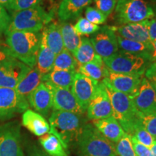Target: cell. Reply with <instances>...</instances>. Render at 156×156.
<instances>
[{
    "instance_id": "5",
    "label": "cell",
    "mask_w": 156,
    "mask_h": 156,
    "mask_svg": "<svg viewBox=\"0 0 156 156\" xmlns=\"http://www.w3.org/2000/svg\"><path fill=\"white\" fill-rule=\"evenodd\" d=\"M6 33L11 31L40 32L51 22L53 15L48 13L40 5L31 8L14 12Z\"/></svg>"
},
{
    "instance_id": "40",
    "label": "cell",
    "mask_w": 156,
    "mask_h": 156,
    "mask_svg": "<svg viewBox=\"0 0 156 156\" xmlns=\"http://www.w3.org/2000/svg\"><path fill=\"white\" fill-rule=\"evenodd\" d=\"M130 136V135H129ZM131 138V142L133 146L134 151L135 152L136 155L137 156H151V152H150V148L143 145L142 144L140 143L134 139V137L130 136Z\"/></svg>"
},
{
    "instance_id": "24",
    "label": "cell",
    "mask_w": 156,
    "mask_h": 156,
    "mask_svg": "<svg viewBox=\"0 0 156 156\" xmlns=\"http://www.w3.org/2000/svg\"><path fill=\"white\" fill-rule=\"evenodd\" d=\"M76 71L52 69L50 73L43 75L42 82L47 83L56 87L71 89Z\"/></svg>"
},
{
    "instance_id": "21",
    "label": "cell",
    "mask_w": 156,
    "mask_h": 156,
    "mask_svg": "<svg viewBox=\"0 0 156 156\" xmlns=\"http://www.w3.org/2000/svg\"><path fill=\"white\" fill-rule=\"evenodd\" d=\"M93 0H62L58 8V17L62 22L77 19Z\"/></svg>"
},
{
    "instance_id": "12",
    "label": "cell",
    "mask_w": 156,
    "mask_h": 156,
    "mask_svg": "<svg viewBox=\"0 0 156 156\" xmlns=\"http://www.w3.org/2000/svg\"><path fill=\"white\" fill-rule=\"evenodd\" d=\"M142 77L143 76L136 75L115 73L108 70L107 76L102 82L104 85L114 90L132 98L136 94L139 90Z\"/></svg>"
},
{
    "instance_id": "27",
    "label": "cell",
    "mask_w": 156,
    "mask_h": 156,
    "mask_svg": "<svg viewBox=\"0 0 156 156\" xmlns=\"http://www.w3.org/2000/svg\"><path fill=\"white\" fill-rule=\"evenodd\" d=\"M59 28L64 48L73 54L80 44L81 36L76 32L74 25L70 23L62 22Z\"/></svg>"
},
{
    "instance_id": "16",
    "label": "cell",
    "mask_w": 156,
    "mask_h": 156,
    "mask_svg": "<svg viewBox=\"0 0 156 156\" xmlns=\"http://www.w3.org/2000/svg\"><path fill=\"white\" fill-rule=\"evenodd\" d=\"M29 105L43 116H47L53 108V92L50 85L42 82L29 95Z\"/></svg>"
},
{
    "instance_id": "2",
    "label": "cell",
    "mask_w": 156,
    "mask_h": 156,
    "mask_svg": "<svg viewBox=\"0 0 156 156\" xmlns=\"http://www.w3.org/2000/svg\"><path fill=\"white\" fill-rule=\"evenodd\" d=\"M112 107L113 114L124 131L132 135L138 126L142 125V115L136 110L132 98L127 95L115 91L104 85Z\"/></svg>"
},
{
    "instance_id": "33",
    "label": "cell",
    "mask_w": 156,
    "mask_h": 156,
    "mask_svg": "<svg viewBox=\"0 0 156 156\" xmlns=\"http://www.w3.org/2000/svg\"><path fill=\"white\" fill-rule=\"evenodd\" d=\"M116 151L119 156H137L134 151L131 138L129 134H126L123 137L116 143Z\"/></svg>"
},
{
    "instance_id": "46",
    "label": "cell",
    "mask_w": 156,
    "mask_h": 156,
    "mask_svg": "<svg viewBox=\"0 0 156 156\" xmlns=\"http://www.w3.org/2000/svg\"><path fill=\"white\" fill-rule=\"evenodd\" d=\"M12 0H0V5L5 8L9 9Z\"/></svg>"
},
{
    "instance_id": "39",
    "label": "cell",
    "mask_w": 156,
    "mask_h": 156,
    "mask_svg": "<svg viewBox=\"0 0 156 156\" xmlns=\"http://www.w3.org/2000/svg\"><path fill=\"white\" fill-rule=\"evenodd\" d=\"M11 17L5 7L0 5V36L7 31L10 23Z\"/></svg>"
},
{
    "instance_id": "23",
    "label": "cell",
    "mask_w": 156,
    "mask_h": 156,
    "mask_svg": "<svg viewBox=\"0 0 156 156\" xmlns=\"http://www.w3.org/2000/svg\"><path fill=\"white\" fill-rule=\"evenodd\" d=\"M77 72L93 80L101 82L107 76L108 69L103 63V58L98 56L93 61L78 66Z\"/></svg>"
},
{
    "instance_id": "10",
    "label": "cell",
    "mask_w": 156,
    "mask_h": 156,
    "mask_svg": "<svg viewBox=\"0 0 156 156\" xmlns=\"http://www.w3.org/2000/svg\"><path fill=\"white\" fill-rule=\"evenodd\" d=\"M32 68L11 57L0 62V87L15 88Z\"/></svg>"
},
{
    "instance_id": "47",
    "label": "cell",
    "mask_w": 156,
    "mask_h": 156,
    "mask_svg": "<svg viewBox=\"0 0 156 156\" xmlns=\"http://www.w3.org/2000/svg\"><path fill=\"white\" fill-rule=\"evenodd\" d=\"M150 148V152H151V156H156V140H155L153 144Z\"/></svg>"
},
{
    "instance_id": "32",
    "label": "cell",
    "mask_w": 156,
    "mask_h": 156,
    "mask_svg": "<svg viewBox=\"0 0 156 156\" xmlns=\"http://www.w3.org/2000/svg\"><path fill=\"white\" fill-rule=\"evenodd\" d=\"M74 28L80 36H87L95 34L100 29V27L90 23L85 17H80L74 25Z\"/></svg>"
},
{
    "instance_id": "14",
    "label": "cell",
    "mask_w": 156,
    "mask_h": 156,
    "mask_svg": "<svg viewBox=\"0 0 156 156\" xmlns=\"http://www.w3.org/2000/svg\"><path fill=\"white\" fill-rule=\"evenodd\" d=\"M87 116L90 120H98L112 116V107L103 82H99L96 92L87 108Z\"/></svg>"
},
{
    "instance_id": "26",
    "label": "cell",
    "mask_w": 156,
    "mask_h": 156,
    "mask_svg": "<svg viewBox=\"0 0 156 156\" xmlns=\"http://www.w3.org/2000/svg\"><path fill=\"white\" fill-rule=\"evenodd\" d=\"M39 142L44 151L49 156H69L67 148L53 134L48 133L41 136Z\"/></svg>"
},
{
    "instance_id": "1",
    "label": "cell",
    "mask_w": 156,
    "mask_h": 156,
    "mask_svg": "<svg viewBox=\"0 0 156 156\" xmlns=\"http://www.w3.org/2000/svg\"><path fill=\"white\" fill-rule=\"evenodd\" d=\"M6 42L12 57L28 67L36 66V57L40 47V32L11 31L6 33Z\"/></svg>"
},
{
    "instance_id": "15",
    "label": "cell",
    "mask_w": 156,
    "mask_h": 156,
    "mask_svg": "<svg viewBox=\"0 0 156 156\" xmlns=\"http://www.w3.org/2000/svg\"><path fill=\"white\" fill-rule=\"evenodd\" d=\"M134 106L140 113L147 115L156 112V93L150 81L142 77L136 94L131 98Z\"/></svg>"
},
{
    "instance_id": "45",
    "label": "cell",
    "mask_w": 156,
    "mask_h": 156,
    "mask_svg": "<svg viewBox=\"0 0 156 156\" xmlns=\"http://www.w3.org/2000/svg\"><path fill=\"white\" fill-rule=\"evenodd\" d=\"M151 54H150L149 61L151 63H155L156 62V41H151Z\"/></svg>"
},
{
    "instance_id": "13",
    "label": "cell",
    "mask_w": 156,
    "mask_h": 156,
    "mask_svg": "<svg viewBox=\"0 0 156 156\" xmlns=\"http://www.w3.org/2000/svg\"><path fill=\"white\" fill-rule=\"evenodd\" d=\"M99 82L93 80L83 74L76 73L74 77L71 91L78 104L86 112L90 102L94 96Z\"/></svg>"
},
{
    "instance_id": "20",
    "label": "cell",
    "mask_w": 156,
    "mask_h": 156,
    "mask_svg": "<svg viewBox=\"0 0 156 156\" xmlns=\"http://www.w3.org/2000/svg\"><path fill=\"white\" fill-rule=\"evenodd\" d=\"M22 124L31 133L42 136L49 132V123L42 115L30 109H27L22 116Z\"/></svg>"
},
{
    "instance_id": "18",
    "label": "cell",
    "mask_w": 156,
    "mask_h": 156,
    "mask_svg": "<svg viewBox=\"0 0 156 156\" xmlns=\"http://www.w3.org/2000/svg\"><path fill=\"white\" fill-rule=\"evenodd\" d=\"M48 85L53 92V110L73 112L79 115L85 114V112L78 104L71 90L56 87L50 84Z\"/></svg>"
},
{
    "instance_id": "4",
    "label": "cell",
    "mask_w": 156,
    "mask_h": 156,
    "mask_svg": "<svg viewBox=\"0 0 156 156\" xmlns=\"http://www.w3.org/2000/svg\"><path fill=\"white\" fill-rule=\"evenodd\" d=\"M82 115L73 112L53 110L48 119L50 130L48 133L55 135L68 147L72 142H77L84 125Z\"/></svg>"
},
{
    "instance_id": "48",
    "label": "cell",
    "mask_w": 156,
    "mask_h": 156,
    "mask_svg": "<svg viewBox=\"0 0 156 156\" xmlns=\"http://www.w3.org/2000/svg\"><path fill=\"white\" fill-rule=\"evenodd\" d=\"M153 1H156V0H153Z\"/></svg>"
},
{
    "instance_id": "25",
    "label": "cell",
    "mask_w": 156,
    "mask_h": 156,
    "mask_svg": "<svg viewBox=\"0 0 156 156\" xmlns=\"http://www.w3.org/2000/svg\"><path fill=\"white\" fill-rule=\"evenodd\" d=\"M43 75L36 67L32 68L30 71L19 82L15 90L24 98L28 100L30 93L42 83Z\"/></svg>"
},
{
    "instance_id": "22",
    "label": "cell",
    "mask_w": 156,
    "mask_h": 156,
    "mask_svg": "<svg viewBox=\"0 0 156 156\" xmlns=\"http://www.w3.org/2000/svg\"><path fill=\"white\" fill-rule=\"evenodd\" d=\"M41 42L49 48L56 55L62 51L64 46L59 24L50 23L46 25L41 34Z\"/></svg>"
},
{
    "instance_id": "38",
    "label": "cell",
    "mask_w": 156,
    "mask_h": 156,
    "mask_svg": "<svg viewBox=\"0 0 156 156\" xmlns=\"http://www.w3.org/2000/svg\"><path fill=\"white\" fill-rule=\"evenodd\" d=\"M96 8L108 17L116 7L117 0H94Z\"/></svg>"
},
{
    "instance_id": "6",
    "label": "cell",
    "mask_w": 156,
    "mask_h": 156,
    "mask_svg": "<svg viewBox=\"0 0 156 156\" xmlns=\"http://www.w3.org/2000/svg\"><path fill=\"white\" fill-rule=\"evenodd\" d=\"M114 19L118 25L142 22L155 16L153 7L145 0H117Z\"/></svg>"
},
{
    "instance_id": "37",
    "label": "cell",
    "mask_w": 156,
    "mask_h": 156,
    "mask_svg": "<svg viewBox=\"0 0 156 156\" xmlns=\"http://www.w3.org/2000/svg\"><path fill=\"white\" fill-rule=\"evenodd\" d=\"M142 125L156 140V112L142 115Z\"/></svg>"
},
{
    "instance_id": "42",
    "label": "cell",
    "mask_w": 156,
    "mask_h": 156,
    "mask_svg": "<svg viewBox=\"0 0 156 156\" xmlns=\"http://www.w3.org/2000/svg\"><path fill=\"white\" fill-rule=\"evenodd\" d=\"M148 32H149L150 38H151V41H156V17H153L149 20Z\"/></svg>"
},
{
    "instance_id": "35",
    "label": "cell",
    "mask_w": 156,
    "mask_h": 156,
    "mask_svg": "<svg viewBox=\"0 0 156 156\" xmlns=\"http://www.w3.org/2000/svg\"><path fill=\"white\" fill-rule=\"evenodd\" d=\"M85 18L95 25H102L106 23L107 17L96 7H87L85 9Z\"/></svg>"
},
{
    "instance_id": "43",
    "label": "cell",
    "mask_w": 156,
    "mask_h": 156,
    "mask_svg": "<svg viewBox=\"0 0 156 156\" xmlns=\"http://www.w3.org/2000/svg\"><path fill=\"white\" fill-rule=\"evenodd\" d=\"M27 156H48L36 145H31L28 148Z\"/></svg>"
},
{
    "instance_id": "8",
    "label": "cell",
    "mask_w": 156,
    "mask_h": 156,
    "mask_svg": "<svg viewBox=\"0 0 156 156\" xmlns=\"http://www.w3.org/2000/svg\"><path fill=\"white\" fill-rule=\"evenodd\" d=\"M0 156H24L20 125L17 121L0 125Z\"/></svg>"
},
{
    "instance_id": "34",
    "label": "cell",
    "mask_w": 156,
    "mask_h": 156,
    "mask_svg": "<svg viewBox=\"0 0 156 156\" xmlns=\"http://www.w3.org/2000/svg\"><path fill=\"white\" fill-rule=\"evenodd\" d=\"M130 136L134 137L140 143L142 144L147 147H151L155 141L154 138L150 134L149 132H147V130L142 126V125L138 126L134 130L133 134Z\"/></svg>"
},
{
    "instance_id": "31",
    "label": "cell",
    "mask_w": 156,
    "mask_h": 156,
    "mask_svg": "<svg viewBox=\"0 0 156 156\" xmlns=\"http://www.w3.org/2000/svg\"><path fill=\"white\" fill-rule=\"evenodd\" d=\"M78 66L77 62L73 54L64 48L62 51L56 55L53 66V69L57 70H72L77 72Z\"/></svg>"
},
{
    "instance_id": "19",
    "label": "cell",
    "mask_w": 156,
    "mask_h": 156,
    "mask_svg": "<svg viewBox=\"0 0 156 156\" xmlns=\"http://www.w3.org/2000/svg\"><path fill=\"white\" fill-rule=\"evenodd\" d=\"M93 124L103 136L113 143H117L126 134L118 121L112 116L93 121Z\"/></svg>"
},
{
    "instance_id": "9",
    "label": "cell",
    "mask_w": 156,
    "mask_h": 156,
    "mask_svg": "<svg viewBox=\"0 0 156 156\" xmlns=\"http://www.w3.org/2000/svg\"><path fill=\"white\" fill-rule=\"evenodd\" d=\"M28 107V100L20 96L15 88L0 87V119L12 118L25 112Z\"/></svg>"
},
{
    "instance_id": "29",
    "label": "cell",
    "mask_w": 156,
    "mask_h": 156,
    "mask_svg": "<svg viewBox=\"0 0 156 156\" xmlns=\"http://www.w3.org/2000/svg\"><path fill=\"white\" fill-rule=\"evenodd\" d=\"M55 57L56 54L46 45L41 42L35 67L42 75H46L53 69Z\"/></svg>"
},
{
    "instance_id": "11",
    "label": "cell",
    "mask_w": 156,
    "mask_h": 156,
    "mask_svg": "<svg viewBox=\"0 0 156 156\" xmlns=\"http://www.w3.org/2000/svg\"><path fill=\"white\" fill-rule=\"evenodd\" d=\"M94 50L102 58H108L119 51L116 33L112 27L103 25L90 38Z\"/></svg>"
},
{
    "instance_id": "3",
    "label": "cell",
    "mask_w": 156,
    "mask_h": 156,
    "mask_svg": "<svg viewBox=\"0 0 156 156\" xmlns=\"http://www.w3.org/2000/svg\"><path fill=\"white\" fill-rule=\"evenodd\" d=\"M79 156H118L116 146L98 131L93 124H85L78 136Z\"/></svg>"
},
{
    "instance_id": "17",
    "label": "cell",
    "mask_w": 156,
    "mask_h": 156,
    "mask_svg": "<svg viewBox=\"0 0 156 156\" xmlns=\"http://www.w3.org/2000/svg\"><path fill=\"white\" fill-rule=\"evenodd\" d=\"M150 20L142 22L129 23L119 26H111L117 36L133 41L150 44L151 43L148 32Z\"/></svg>"
},
{
    "instance_id": "28",
    "label": "cell",
    "mask_w": 156,
    "mask_h": 156,
    "mask_svg": "<svg viewBox=\"0 0 156 156\" xmlns=\"http://www.w3.org/2000/svg\"><path fill=\"white\" fill-rule=\"evenodd\" d=\"M116 36L119 48L124 51L127 52V53L141 56L149 61L151 50V44H145L142 43L133 41L128 40V39L121 38L117 35Z\"/></svg>"
},
{
    "instance_id": "41",
    "label": "cell",
    "mask_w": 156,
    "mask_h": 156,
    "mask_svg": "<svg viewBox=\"0 0 156 156\" xmlns=\"http://www.w3.org/2000/svg\"><path fill=\"white\" fill-rule=\"evenodd\" d=\"M144 75L150 81L156 93V62L150 64Z\"/></svg>"
},
{
    "instance_id": "30",
    "label": "cell",
    "mask_w": 156,
    "mask_h": 156,
    "mask_svg": "<svg viewBox=\"0 0 156 156\" xmlns=\"http://www.w3.org/2000/svg\"><path fill=\"white\" fill-rule=\"evenodd\" d=\"M73 55L75 58L79 65L88 63L94 60L98 56L95 53L90 38L85 36L81 38V42L79 47L77 48Z\"/></svg>"
},
{
    "instance_id": "7",
    "label": "cell",
    "mask_w": 156,
    "mask_h": 156,
    "mask_svg": "<svg viewBox=\"0 0 156 156\" xmlns=\"http://www.w3.org/2000/svg\"><path fill=\"white\" fill-rule=\"evenodd\" d=\"M109 71L119 74L143 76L151 63L146 58L124 51H118L108 58H103Z\"/></svg>"
},
{
    "instance_id": "44",
    "label": "cell",
    "mask_w": 156,
    "mask_h": 156,
    "mask_svg": "<svg viewBox=\"0 0 156 156\" xmlns=\"http://www.w3.org/2000/svg\"><path fill=\"white\" fill-rule=\"evenodd\" d=\"M11 57L12 56L11 55L7 46H5V48H0V62Z\"/></svg>"
},
{
    "instance_id": "36",
    "label": "cell",
    "mask_w": 156,
    "mask_h": 156,
    "mask_svg": "<svg viewBox=\"0 0 156 156\" xmlns=\"http://www.w3.org/2000/svg\"><path fill=\"white\" fill-rule=\"evenodd\" d=\"M42 0H12L8 10L14 12L23 10L39 5Z\"/></svg>"
}]
</instances>
